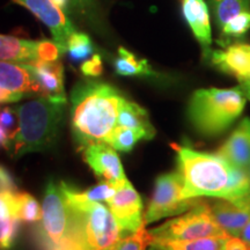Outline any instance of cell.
I'll return each mask as SVG.
<instances>
[{
  "label": "cell",
  "mask_w": 250,
  "mask_h": 250,
  "mask_svg": "<svg viewBox=\"0 0 250 250\" xmlns=\"http://www.w3.org/2000/svg\"><path fill=\"white\" fill-rule=\"evenodd\" d=\"M83 160L96 176L118 187L126 181L120 156L110 145L96 143L83 149Z\"/></svg>",
  "instance_id": "cell-11"
},
{
  "label": "cell",
  "mask_w": 250,
  "mask_h": 250,
  "mask_svg": "<svg viewBox=\"0 0 250 250\" xmlns=\"http://www.w3.org/2000/svg\"><path fill=\"white\" fill-rule=\"evenodd\" d=\"M250 29V11L242 12L233 19H230L225 26L221 28L224 36L239 37L246 34Z\"/></svg>",
  "instance_id": "cell-28"
},
{
  "label": "cell",
  "mask_w": 250,
  "mask_h": 250,
  "mask_svg": "<svg viewBox=\"0 0 250 250\" xmlns=\"http://www.w3.org/2000/svg\"><path fill=\"white\" fill-rule=\"evenodd\" d=\"M24 98L23 94L11 92V90L4 88L0 86V104H6V103H15Z\"/></svg>",
  "instance_id": "cell-33"
},
{
  "label": "cell",
  "mask_w": 250,
  "mask_h": 250,
  "mask_svg": "<svg viewBox=\"0 0 250 250\" xmlns=\"http://www.w3.org/2000/svg\"><path fill=\"white\" fill-rule=\"evenodd\" d=\"M208 205L214 220L229 236H240L250 221V195L235 201L217 199Z\"/></svg>",
  "instance_id": "cell-12"
},
{
  "label": "cell",
  "mask_w": 250,
  "mask_h": 250,
  "mask_svg": "<svg viewBox=\"0 0 250 250\" xmlns=\"http://www.w3.org/2000/svg\"><path fill=\"white\" fill-rule=\"evenodd\" d=\"M240 237H241V239L245 241L246 245L248 246L250 249V221L246 225L245 227H243L242 232H241V234H240Z\"/></svg>",
  "instance_id": "cell-38"
},
{
  "label": "cell",
  "mask_w": 250,
  "mask_h": 250,
  "mask_svg": "<svg viewBox=\"0 0 250 250\" xmlns=\"http://www.w3.org/2000/svg\"><path fill=\"white\" fill-rule=\"evenodd\" d=\"M148 246L149 239L147 229H146V227H143L137 233L121 239L116 245L112 247L111 250H147Z\"/></svg>",
  "instance_id": "cell-27"
},
{
  "label": "cell",
  "mask_w": 250,
  "mask_h": 250,
  "mask_svg": "<svg viewBox=\"0 0 250 250\" xmlns=\"http://www.w3.org/2000/svg\"><path fill=\"white\" fill-rule=\"evenodd\" d=\"M17 192L0 190V249H11L20 230L21 219L17 210Z\"/></svg>",
  "instance_id": "cell-17"
},
{
  "label": "cell",
  "mask_w": 250,
  "mask_h": 250,
  "mask_svg": "<svg viewBox=\"0 0 250 250\" xmlns=\"http://www.w3.org/2000/svg\"><path fill=\"white\" fill-rule=\"evenodd\" d=\"M114 70L122 77H154L153 70L147 59L138 58L127 49L121 46L118 57L114 62Z\"/></svg>",
  "instance_id": "cell-22"
},
{
  "label": "cell",
  "mask_w": 250,
  "mask_h": 250,
  "mask_svg": "<svg viewBox=\"0 0 250 250\" xmlns=\"http://www.w3.org/2000/svg\"><path fill=\"white\" fill-rule=\"evenodd\" d=\"M39 41L19 39L0 34V62H30L39 59Z\"/></svg>",
  "instance_id": "cell-20"
},
{
  "label": "cell",
  "mask_w": 250,
  "mask_h": 250,
  "mask_svg": "<svg viewBox=\"0 0 250 250\" xmlns=\"http://www.w3.org/2000/svg\"><path fill=\"white\" fill-rule=\"evenodd\" d=\"M212 4L215 21L220 29L230 19L250 8V0H212Z\"/></svg>",
  "instance_id": "cell-23"
},
{
  "label": "cell",
  "mask_w": 250,
  "mask_h": 250,
  "mask_svg": "<svg viewBox=\"0 0 250 250\" xmlns=\"http://www.w3.org/2000/svg\"><path fill=\"white\" fill-rule=\"evenodd\" d=\"M34 73L43 90V96L66 99L64 87V67L61 62H45L42 59L30 62Z\"/></svg>",
  "instance_id": "cell-18"
},
{
  "label": "cell",
  "mask_w": 250,
  "mask_h": 250,
  "mask_svg": "<svg viewBox=\"0 0 250 250\" xmlns=\"http://www.w3.org/2000/svg\"><path fill=\"white\" fill-rule=\"evenodd\" d=\"M15 4H19L27 8L41 22H43L49 28L54 41L66 52V44L68 37L73 31H76L73 23L66 17L54 0H12Z\"/></svg>",
  "instance_id": "cell-10"
},
{
  "label": "cell",
  "mask_w": 250,
  "mask_h": 250,
  "mask_svg": "<svg viewBox=\"0 0 250 250\" xmlns=\"http://www.w3.org/2000/svg\"><path fill=\"white\" fill-rule=\"evenodd\" d=\"M0 86L24 96H43L42 87L29 62H0Z\"/></svg>",
  "instance_id": "cell-13"
},
{
  "label": "cell",
  "mask_w": 250,
  "mask_h": 250,
  "mask_svg": "<svg viewBox=\"0 0 250 250\" xmlns=\"http://www.w3.org/2000/svg\"><path fill=\"white\" fill-rule=\"evenodd\" d=\"M240 88L242 89L243 94H245L246 99H248L250 101V79L240 81Z\"/></svg>",
  "instance_id": "cell-39"
},
{
  "label": "cell",
  "mask_w": 250,
  "mask_h": 250,
  "mask_svg": "<svg viewBox=\"0 0 250 250\" xmlns=\"http://www.w3.org/2000/svg\"><path fill=\"white\" fill-rule=\"evenodd\" d=\"M147 250H159V249H156V248H154V247H152V246H148Z\"/></svg>",
  "instance_id": "cell-40"
},
{
  "label": "cell",
  "mask_w": 250,
  "mask_h": 250,
  "mask_svg": "<svg viewBox=\"0 0 250 250\" xmlns=\"http://www.w3.org/2000/svg\"><path fill=\"white\" fill-rule=\"evenodd\" d=\"M52 250H85V248L76 237L68 236L62 240L61 243H58Z\"/></svg>",
  "instance_id": "cell-34"
},
{
  "label": "cell",
  "mask_w": 250,
  "mask_h": 250,
  "mask_svg": "<svg viewBox=\"0 0 250 250\" xmlns=\"http://www.w3.org/2000/svg\"><path fill=\"white\" fill-rule=\"evenodd\" d=\"M176 153L177 171L183 180L188 199L208 197L235 201L250 195V179L219 154L201 152L179 144H171Z\"/></svg>",
  "instance_id": "cell-1"
},
{
  "label": "cell",
  "mask_w": 250,
  "mask_h": 250,
  "mask_svg": "<svg viewBox=\"0 0 250 250\" xmlns=\"http://www.w3.org/2000/svg\"><path fill=\"white\" fill-rule=\"evenodd\" d=\"M0 125L7 131L12 139L18 129V115L14 108L5 107L0 109Z\"/></svg>",
  "instance_id": "cell-30"
},
{
  "label": "cell",
  "mask_w": 250,
  "mask_h": 250,
  "mask_svg": "<svg viewBox=\"0 0 250 250\" xmlns=\"http://www.w3.org/2000/svg\"><path fill=\"white\" fill-rule=\"evenodd\" d=\"M9 145H11V137H9L7 131L0 125V148L8 151Z\"/></svg>",
  "instance_id": "cell-37"
},
{
  "label": "cell",
  "mask_w": 250,
  "mask_h": 250,
  "mask_svg": "<svg viewBox=\"0 0 250 250\" xmlns=\"http://www.w3.org/2000/svg\"><path fill=\"white\" fill-rule=\"evenodd\" d=\"M217 154L228 162L246 170L250 166V118L246 117L240 122L233 133L219 147Z\"/></svg>",
  "instance_id": "cell-16"
},
{
  "label": "cell",
  "mask_w": 250,
  "mask_h": 250,
  "mask_svg": "<svg viewBox=\"0 0 250 250\" xmlns=\"http://www.w3.org/2000/svg\"><path fill=\"white\" fill-rule=\"evenodd\" d=\"M65 52L59 46L55 41L43 40L39 41L37 44V55H39V59L45 62H57L61 56L64 55Z\"/></svg>",
  "instance_id": "cell-29"
},
{
  "label": "cell",
  "mask_w": 250,
  "mask_h": 250,
  "mask_svg": "<svg viewBox=\"0 0 250 250\" xmlns=\"http://www.w3.org/2000/svg\"><path fill=\"white\" fill-rule=\"evenodd\" d=\"M201 199H188L183 193V180L179 171L162 174L156 177L154 191L144 214L146 226L164 218L183 214L197 205Z\"/></svg>",
  "instance_id": "cell-8"
},
{
  "label": "cell",
  "mask_w": 250,
  "mask_h": 250,
  "mask_svg": "<svg viewBox=\"0 0 250 250\" xmlns=\"http://www.w3.org/2000/svg\"><path fill=\"white\" fill-rule=\"evenodd\" d=\"M65 105L66 99L41 96L15 107L18 129L8 149L12 158L52 148L58 140Z\"/></svg>",
  "instance_id": "cell-3"
},
{
  "label": "cell",
  "mask_w": 250,
  "mask_h": 250,
  "mask_svg": "<svg viewBox=\"0 0 250 250\" xmlns=\"http://www.w3.org/2000/svg\"><path fill=\"white\" fill-rule=\"evenodd\" d=\"M247 174H248V176H249V179H250V166H249L248 169H247Z\"/></svg>",
  "instance_id": "cell-41"
},
{
  "label": "cell",
  "mask_w": 250,
  "mask_h": 250,
  "mask_svg": "<svg viewBox=\"0 0 250 250\" xmlns=\"http://www.w3.org/2000/svg\"><path fill=\"white\" fill-rule=\"evenodd\" d=\"M246 100L240 86L197 89L189 101L188 117L197 132L208 137L218 136L241 116Z\"/></svg>",
  "instance_id": "cell-4"
},
{
  "label": "cell",
  "mask_w": 250,
  "mask_h": 250,
  "mask_svg": "<svg viewBox=\"0 0 250 250\" xmlns=\"http://www.w3.org/2000/svg\"><path fill=\"white\" fill-rule=\"evenodd\" d=\"M228 236H212L197 240L149 239V246L159 250H224Z\"/></svg>",
  "instance_id": "cell-21"
},
{
  "label": "cell",
  "mask_w": 250,
  "mask_h": 250,
  "mask_svg": "<svg viewBox=\"0 0 250 250\" xmlns=\"http://www.w3.org/2000/svg\"><path fill=\"white\" fill-rule=\"evenodd\" d=\"M81 73L85 77H100L103 73V62L100 55H94L90 59H87L80 66Z\"/></svg>",
  "instance_id": "cell-31"
},
{
  "label": "cell",
  "mask_w": 250,
  "mask_h": 250,
  "mask_svg": "<svg viewBox=\"0 0 250 250\" xmlns=\"http://www.w3.org/2000/svg\"><path fill=\"white\" fill-rule=\"evenodd\" d=\"M182 13L193 36L203 49L204 57L211 55L212 34L208 7L204 0H182Z\"/></svg>",
  "instance_id": "cell-15"
},
{
  "label": "cell",
  "mask_w": 250,
  "mask_h": 250,
  "mask_svg": "<svg viewBox=\"0 0 250 250\" xmlns=\"http://www.w3.org/2000/svg\"><path fill=\"white\" fill-rule=\"evenodd\" d=\"M17 210L21 221L27 224L37 223L42 218V208L39 202L28 192H17Z\"/></svg>",
  "instance_id": "cell-24"
},
{
  "label": "cell",
  "mask_w": 250,
  "mask_h": 250,
  "mask_svg": "<svg viewBox=\"0 0 250 250\" xmlns=\"http://www.w3.org/2000/svg\"><path fill=\"white\" fill-rule=\"evenodd\" d=\"M72 8H77L83 15H89L94 9V0H72Z\"/></svg>",
  "instance_id": "cell-36"
},
{
  "label": "cell",
  "mask_w": 250,
  "mask_h": 250,
  "mask_svg": "<svg viewBox=\"0 0 250 250\" xmlns=\"http://www.w3.org/2000/svg\"><path fill=\"white\" fill-rule=\"evenodd\" d=\"M117 125L138 131L145 140L153 139L156 133L154 126L149 120L147 110L139 105L138 103L127 100L125 96L121 103Z\"/></svg>",
  "instance_id": "cell-19"
},
{
  "label": "cell",
  "mask_w": 250,
  "mask_h": 250,
  "mask_svg": "<svg viewBox=\"0 0 250 250\" xmlns=\"http://www.w3.org/2000/svg\"><path fill=\"white\" fill-rule=\"evenodd\" d=\"M0 190H1V191L12 192L19 191L17 181H15L14 176L11 174V171L2 165H0Z\"/></svg>",
  "instance_id": "cell-32"
},
{
  "label": "cell",
  "mask_w": 250,
  "mask_h": 250,
  "mask_svg": "<svg viewBox=\"0 0 250 250\" xmlns=\"http://www.w3.org/2000/svg\"><path fill=\"white\" fill-rule=\"evenodd\" d=\"M94 48L90 37L85 33L73 31L67 40L66 52L74 62L85 61L93 54Z\"/></svg>",
  "instance_id": "cell-25"
},
{
  "label": "cell",
  "mask_w": 250,
  "mask_h": 250,
  "mask_svg": "<svg viewBox=\"0 0 250 250\" xmlns=\"http://www.w3.org/2000/svg\"><path fill=\"white\" fill-rule=\"evenodd\" d=\"M142 139H144L143 136L138 131L117 125L116 129L111 134L110 139H109L108 145H110L112 148L120 152L129 153L132 151L136 144Z\"/></svg>",
  "instance_id": "cell-26"
},
{
  "label": "cell",
  "mask_w": 250,
  "mask_h": 250,
  "mask_svg": "<svg viewBox=\"0 0 250 250\" xmlns=\"http://www.w3.org/2000/svg\"><path fill=\"white\" fill-rule=\"evenodd\" d=\"M0 250H4V249H0Z\"/></svg>",
  "instance_id": "cell-42"
},
{
  "label": "cell",
  "mask_w": 250,
  "mask_h": 250,
  "mask_svg": "<svg viewBox=\"0 0 250 250\" xmlns=\"http://www.w3.org/2000/svg\"><path fill=\"white\" fill-rule=\"evenodd\" d=\"M224 250H250L240 236H228L225 241Z\"/></svg>",
  "instance_id": "cell-35"
},
{
  "label": "cell",
  "mask_w": 250,
  "mask_h": 250,
  "mask_svg": "<svg viewBox=\"0 0 250 250\" xmlns=\"http://www.w3.org/2000/svg\"><path fill=\"white\" fill-rule=\"evenodd\" d=\"M123 94L114 86L96 80L77 83L71 93V127L78 148L109 143L117 126Z\"/></svg>",
  "instance_id": "cell-2"
},
{
  "label": "cell",
  "mask_w": 250,
  "mask_h": 250,
  "mask_svg": "<svg viewBox=\"0 0 250 250\" xmlns=\"http://www.w3.org/2000/svg\"><path fill=\"white\" fill-rule=\"evenodd\" d=\"M40 241L44 250H52L70 236L74 226V212L68 204L62 183L46 182L42 203Z\"/></svg>",
  "instance_id": "cell-6"
},
{
  "label": "cell",
  "mask_w": 250,
  "mask_h": 250,
  "mask_svg": "<svg viewBox=\"0 0 250 250\" xmlns=\"http://www.w3.org/2000/svg\"><path fill=\"white\" fill-rule=\"evenodd\" d=\"M211 62L224 73L239 81L250 79V44L236 43L211 52Z\"/></svg>",
  "instance_id": "cell-14"
},
{
  "label": "cell",
  "mask_w": 250,
  "mask_h": 250,
  "mask_svg": "<svg viewBox=\"0 0 250 250\" xmlns=\"http://www.w3.org/2000/svg\"><path fill=\"white\" fill-rule=\"evenodd\" d=\"M149 239L197 240L212 236H229L221 229L212 215L208 203L199 201L181 217L166 221L147 230Z\"/></svg>",
  "instance_id": "cell-7"
},
{
  "label": "cell",
  "mask_w": 250,
  "mask_h": 250,
  "mask_svg": "<svg viewBox=\"0 0 250 250\" xmlns=\"http://www.w3.org/2000/svg\"><path fill=\"white\" fill-rule=\"evenodd\" d=\"M65 196L74 212V226L70 236L76 237L85 250H111L125 237L110 208L102 203L78 201L66 192Z\"/></svg>",
  "instance_id": "cell-5"
},
{
  "label": "cell",
  "mask_w": 250,
  "mask_h": 250,
  "mask_svg": "<svg viewBox=\"0 0 250 250\" xmlns=\"http://www.w3.org/2000/svg\"><path fill=\"white\" fill-rule=\"evenodd\" d=\"M107 204L125 236L146 227L143 199L127 180L117 187L116 193Z\"/></svg>",
  "instance_id": "cell-9"
}]
</instances>
